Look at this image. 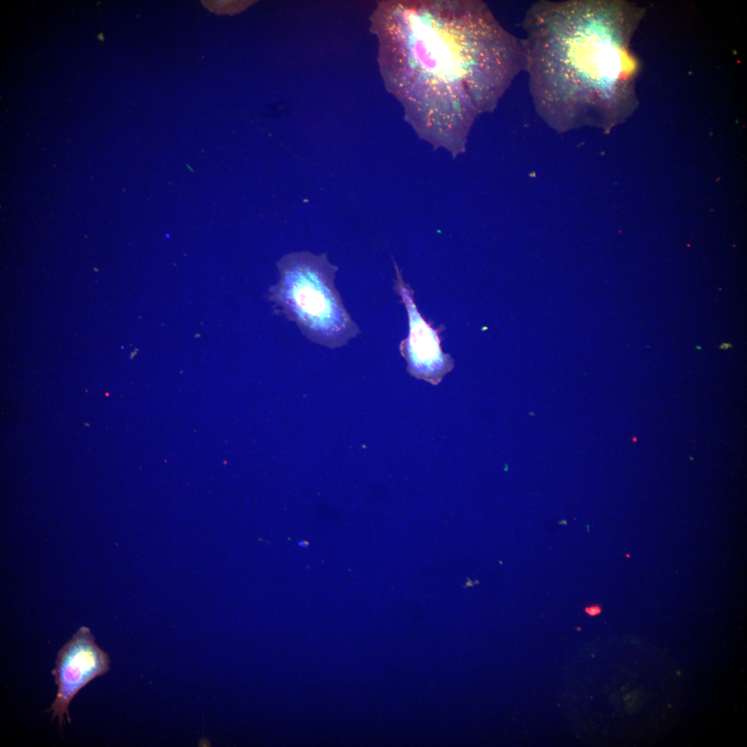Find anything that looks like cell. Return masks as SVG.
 <instances>
[{
  "instance_id": "cell-6",
  "label": "cell",
  "mask_w": 747,
  "mask_h": 747,
  "mask_svg": "<svg viewBox=\"0 0 747 747\" xmlns=\"http://www.w3.org/2000/svg\"><path fill=\"white\" fill-rule=\"evenodd\" d=\"M298 545L300 546H302V547H307L309 545V543L308 542L303 541V542H299L298 543Z\"/></svg>"
},
{
  "instance_id": "cell-2",
  "label": "cell",
  "mask_w": 747,
  "mask_h": 747,
  "mask_svg": "<svg viewBox=\"0 0 747 747\" xmlns=\"http://www.w3.org/2000/svg\"><path fill=\"white\" fill-rule=\"evenodd\" d=\"M277 266L279 279L269 288L268 297L308 340L335 349L360 333L335 286L338 268L326 252H290Z\"/></svg>"
},
{
  "instance_id": "cell-3",
  "label": "cell",
  "mask_w": 747,
  "mask_h": 747,
  "mask_svg": "<svg viewBox=\"0 0 747 747\" xmlns=\"http://www.w3.org/2000/svg\"><path fill=\"white\" fill-rule=\"evenodd\" d=\"M109 658L95 641L87 627H80L58 652L52 671L57 692L50 709L60 728L64 717L71 723L68 706L77 693L90 681L107 672Z\"/></svg>"
},
{
  "instance_id": "cell-1",
  "label": "cell",
  "mask_w": 747,
  "mask_h": 747,
  "mask_svg": "<svg viewBox=\"0 0 747 747\" xmlns=\"http://www.w3.org/2000/svg\"><path fill=\"white\" fill-rule=\"evenodd\" d=\"M593 3H540L528 17L525 57L537 107L578 116L614 93L629 74L628 56Z\"/></svg>"
},
{
  "instance_id": "cell-5",
  "label": "cell",
  "mask_w": 747,
  "mask_h": 747,
  "mask_svg": "<svg viewBox=\"0 0 747 747\" xmlns=\"http://www.w3.org/2000/svg\"><path fill=\"white\" fill-rule=\"evenodd\" d=\"M584 611L590 616H596L602 612V608L598 605H594L586 607L584 608Z\"/></svg>"
},
{
  "instance_id": "cell-4",
  "label": "cell",
  "mask_w": 747,
  "mask_h": 747,
  "mask_svg": "<svg viewBox=\"0 0 747 747\" xmlns=\"http://www.w3.org/2000/svg\"><path fill=\"white\" fill-rule=\"evenodd\" d=\"M393 261L396 274L394 289L405 306L409 322L408 336L400 344L401 355L411 376L438 385L452 370L454 360L443 351L439 330L421 315L414 301V291L405 282L398 266Z\"/></svg>"
}]
</instances>
